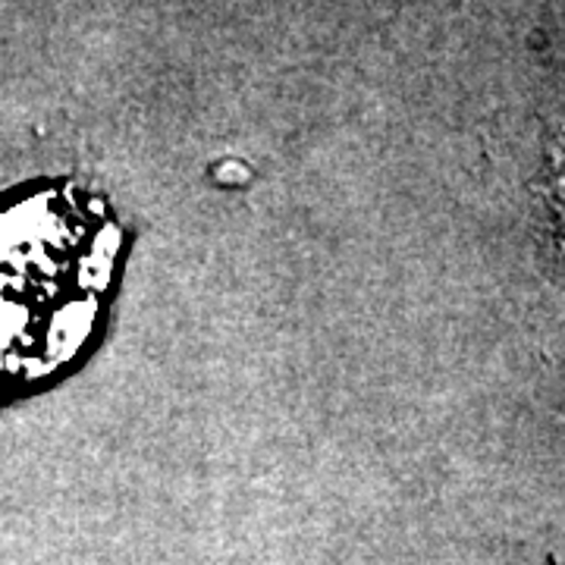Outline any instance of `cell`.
<instances>
[{
    "label": "cell",
    "instance_id": "obj_1",
    "mask_svg": "<svg viewBox=\"0 0 565 565\" xmlns=\"http://www.w3.org/2000/svg\"><path fill=\"white\" fill-rule=\"evenodd\" d=\"M544 565H559V563H553V559H550V563H544Z\"/></svg>",
    "mask_w": 565,
    "mask_h": 565
}]
</instances>
